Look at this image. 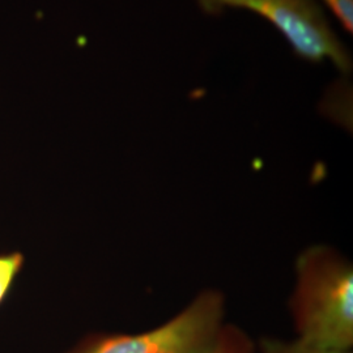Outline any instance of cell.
Returning <instances> with one entry per match:
<instances>
[{"mask_svg":"<svg viewBox=\"0 0 353 353\" xmlns=\"http://www.w3.org/2000/svg\"><path fill=\"white\" fill-rule=\"evenodd\" d=\"M223 292L204 290L176 316L138 334H96L65 353H211L225 322Z\"/></svg>","mask_w":353,"mask_h":353,"instance_id":"2","label":"cell"},{"mask_svg":"<svg viewBox=\"0 0 353 353\" xmlns=\"http://www.w3.org/2000/svg\"><path fill=\"white\" fill-rule=\"evenodd\" d=\"M331 13L339 20L345 32H353V0H322Z\"/></svg>","mask_w":353,"mask_h":353,"instance_id":"7","label":"cell"},{"mask_svg":"<svg viewBox=\"0 0 353 353\" xmlns=\"http://www.w3.org/2000/svg\"><path fill=\"white\" fill-rule=\"evenodd\" d=\"M24 265V256L20 252L0 255V305L6 300L13 281Z\"/></svg>","mask_w":353,"mask_h":353,"instance_id":"6","label":"cell"},{"mask_svg":"<svg viewBox=\"0 0 353 353\" xmlns=\"http://www.w3.org/2000/svg\"><path fill=\"white\" fill-rule=\"evenodd\" d=\"M290 313L297 339L352 351V262L325 243L300 252L294 263Z\"/></svg>","mask_w":353,"mask_h":353,"instance_id":"1","label":"cell"},{"mask_svg":"<svg viewBox=\"0 0 353 353\" xmlns=\"http://www.w3.org/2000/svg\"><path fill=\"white\" fill-rule=\"evenodd\" d=\"M211 353H256V343L243 328L227 322Z\"/></svg>","mask_w":353,"mask_h":353,"instance_id":"4","label":"cell"},{"mask_svg":"<svg viewBox=\"0 0 353 353\" xmlns=\"http://www.w3.org/2000/svg\"><path fill=\"white\" fill-rule=\"evenodd\" d=\"M256 353H353L352 351H341L316 347L305 343L297 338L293 341H283L279 338H262L256 343Z\"/></svg>","mask_w":353,"mask_h":353,"instance_id":"5","label":"cell"},{"mask_svg":"<svg viewBox=\"0 0 353 353\" xmlns=\"http://www.w3.org/2000/svg\"><path fill=\"white\" fill-rule=\"evenodd\" d=\"M208 14L227 8L249 10L265 17L288 41L294 54L310 63L328 59L341 74L352 71V57L316 0H196Z\"/></svg>","mask_w":353,"mask_h":353,"instance_id":"3","label":"cell"}]
</instances>
